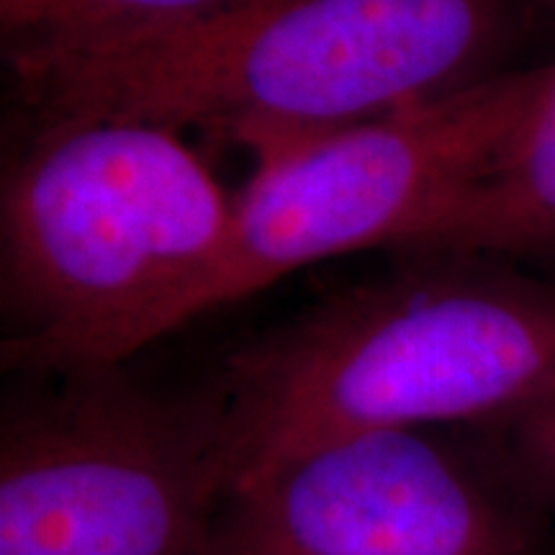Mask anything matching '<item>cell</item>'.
I'll return each mask as SVG.
<instances>
[{"label": "cell", "mask_w": 555, "mask_h": 555, "mask_svg": "<svg viewBox=\"0 0 555 555\" xmlns=\"http://www.w3.org/2000/svg\"><path fill=\"white\" fill-rule=\"evenodd\" d=\"M0 409V555H211L227 496L204 384L18 373Z\"/></svg>", "instance_id": "277c9868"}, {"label": "cell", "mask_w": 555, "mask_h": 555, "mask_svg": "<svg viewBox=\"0 0 555 555\" xmlns=\"http://www.w3.org/2000/svg\"><path fill=\"white\" fill-rule=\"evenodd\" d=\"M535 3L547 13V16L555 18V0H535Z\"/></svg>", "instance_id": "30bf717a"}, {"label": "cell", "mask_w": 555, "mask_h": 555, "mask_svg": "<svg viewBox=\"0 0 555 555\" xmlns=\"http://www.w3.org/2000/svg\"><path fill=\"white\" fill-rule=\"evenodd\" d=\"M547 65L509 73L262 159L234 196L217 262L180 327L283 275L367 247L404 249L478 180L515 134Z\"/></svg>", "instance_id": "5b68a950"}, {"label": "cell", "mask_w": 555, "mask_h": 555, "mask_svg": "<svg viewBox=\"0 0 555 555\" xmlns=\"http://www.w3.org/2000/svg\"><path fill=\"white\" fill-rule=\"evenodd\" d=\"M247 0H0L3 60L90 50L221 16Z\"/></svg>", "instance_id": "ba28073f"}, {"label": "cell", "mask_w": 555, "mask_h": 555, "mask_svg": "<svg viewBox=\"0 0 555 555\" xmlns=\"http://www.w3.org/2000/svg\"><path fill=\"white\" fill-rule=\"evenodd\" d=\"M232 206L176 129L26 119L0 201L5 371L121 365L176 332Z\"/></svg>", "instance_id": "3957f363"}, {"label": "cell", "mask_w": 555, "mask_h": 555, "mask_svg": "<svg viewBox=\"0 0 555 555\" xmlns=\"http://www.w3.org/2000/svg\"><path fill=\"white\" fill-rule=\"evenodd\" d=\"M489 429L499 437L555 522V399Z\"/></svg>", "instance_id": "9c48e42d"}, {"label": "cell", "mask_w": 555, "mask_h": 555, "mask_svg": "<svg viewBox=\"0 0 555 555\" xmlns=\"http://www.w3.org/2000/svg\"><path fill=\"white\" fill-rule=\"evenodd\" d=\"M211 555H555V522L489 427L380 429L229 494Z\"/></svg>", "instance_id": "8992f818"}, {"label": "cell", "mask_w": 555, "mask_h": 555, "mask_svg": "<svg viewBox=\"0 0 555 555\" xmlns=\"http://www.w3.org/2000/svg\"><path fill=\"white\" fill-rule=\"evenodd\" d=\"M517 0H247L90 50L5 62L26 119H134L262 159L481 86L509 65Z\"/></svg>", "instance_id": "6da1fadb"}, {"label": "cell", "mask_w": 555, "mask_h": 555, "mask_svg": "<svg viewBox=\"0 0 555 555\" xmlns=\"http://www.w3.org/2000/svg\"><path fill=\"white\" fill-rule=\"evenodd\" d=\"M409 258L234 347L204 380L227 496L324 442L491 427L555 399L553 283L496 258Z\"/></svg>", "instance_id": "7a4b0ae2"}, {"label": "cell", "mask_w": 555, "mask_h": 555, "mask_svg": "<svg viewBox=\"0 0 555 555\" xmlns=\"http://www.w3.org/2000/svg\"><path fill=\"white\" fill-rule=\"evenodd\" d=\"M555 253V62L502 152L404 255Z\"/></svg>", "instance_id": "52a82bcc"}]
</instances>
